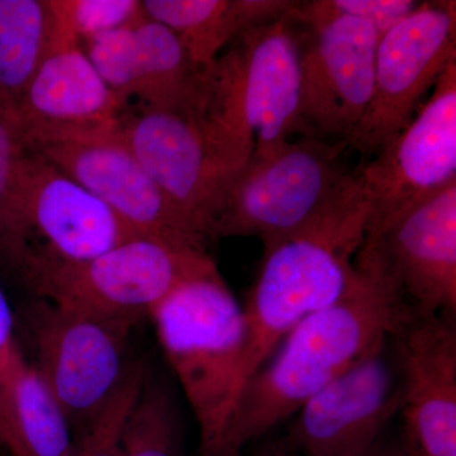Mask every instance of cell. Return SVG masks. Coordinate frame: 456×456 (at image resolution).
I'll return each instance as SVG.
<instances>
[{"mask_svg":"<svg viewBox=\"0 0 456 456\" xmlns=\"http://www.w3.org/2000/svg\"><path fill=\"white\" fill-rule=\"evenodd\" d=\"M362 281L341 301L294 327L248 378L231 413L218 456L246 445L294 416L321 389L397 334L413 312L380 273L355 260Z\"/></svg>","mask_w":456,"mask_h":456,"instance_id":"cell-1","label":"cell"},{"mask_svg":"<svg viewBox=\"0 0 456 456\" xmlns=\"http://www.w3.org/2000/svg\"><path fill=\"white\" fill-rule=\"evenodd\" d=\"M369 208L358 167L349 184L305 227L264 246L244 310V384L311 314L341 301L362 281L355 257Z\"/></svg>","mask_w":456,"mask_h":456,"instance_id":"cell-2","label":"cell"},{"mask_svg":"<svg viewBox=\"0 0 456 456\" xmlns=\"http://www.w3.org/2000/svg\"><path fill=\"white\" fill-rule=\"evenodd\" d=\"M149 317L196 417L198 456H218L244 383L242 305L216 270L180 285Z\"/></svg>","mask_w":456,"mask_h":456,"instance_id":"cell-3","label":"cell"},{"mask_svg":"<svg viewBox=\"0 0 456 456\" xmlns=\"http://www.w3.org/2000/svg\"><path fill=\"white\" fill-rule=\"evenodd\" d=\"M301 56L287 14L240 36L216 62L212 117L245 163L301 136Z\"/></svg>","mask_w":456,"mask_h":456,"instance_id":"cell-4","label":"cell"},{"mask_svg":"<svg viewBox=\"0 0 456 456\" xmlns=\"http://www.w3.org/2000/svg\"><path fill=\"white\" fill-rule=\"evenodd\" d=\"M216 270L206 251L139 236L79 264L37 248L23 285L61 307L139 322L180 285Z\"/></svg>","mask_w":456,"mask_h":456,"instance_id":"cell-5","label":"cell"},{"mask_svg":"<svg viewBox=\"0 0 456 456\" xmlns=\"http://www.w3.org/2000/svg\"><path fill=\"white\" fill-rule=\"evenodd\" d=\"M345 151L344 143L297 136L251 159L222 196L211 240L255 236L266 246L305 227L353 179L355 169L342 161Z\"/></svg>","mask_w":456,"mask_h":456,"instance_id":"cell-6","label":"cell"},{"mask_svg":"<svg viewBox=\"0 0 456 456\" xmlns=\"http://www.w3.org/2000/svg\"><path fill=\"white\" fill-rule=\"evenodd\" d=\"M123 142L171 202L209 236L224 191L246 163L207 113L128 107L118 126Z\"/></svg>","mask_w":456,"mask_h":456,"instance_id":"cell-7","label":"cell"},{"mask_svg":"<svg viewBox=\"0 0 456 456\" xmlns=\"http://www.w3.org/2000/svg\"><path fill=\"white\" fill-rule=\"evenodd\" d=\"M33 368L69 422L86 428L121 384L126 350L136 321L102 316L35 298L26 311Z\"/></svg>","mask_w":456,"mask_h":456,"instance_id":"cell-8","label":"cell"},{"mask_svg":"<svg viewBox=\"0 0 456 456\" xmlns=\"http://www.w3.org/2000/svg\"><path fill=\"white\" fill-rule=\"evenodd\" d=\"M456 59V3L419 2L403 20L380 36L373 93L367 112L347 141L362 164L407 127L426 93Z\"/></svg>","mask_w":456,"mask_h":456,"instance_id":"cell-9","label":"cell"},{"mask_svg":"<svg viewBox=\"0 0 456 456\" xmlns=\"http://www.w3.org/2000/svg\"><path fill=\"white\" fill-rule=\"evenodd\" d=\"M358 173L369 208L365 237L456 183V59L407 127Z\"/></svg>","mask_w":456,"mask_h":456,"instance_id":"cell-10","label":"cell"},{"mask_svg":"<svg viewBox=\"0 0 456 456\" xmlns=\"http://www.w3.org/2000/svg\"><path fill=\"white\" fill-rule=\"evenodd\" d=\"M384 342L296 413L283 443L301 456H373L401 410V377Z\"/></svg>","mask_w":456,"mask_h":456,"instance_id":"cell-11","label":"cell"},{"mask_svg":"<svg viewBox=\"0 0 456 456\" xmlns=\"http://www.w3.org/2000/svg\"><path fill=\"white\" fill-rule=\"evenodd\" d=\"M26 150L44 156L77 180L137 235L207 253L208 237L171 202L123 142L118 128L90 139L42 143Z\"/></svg>","mask_w":456,"mask_h":456,"instance_id":"cell-12","label":"cell"},{"mask_svg":"<svg viewBox=\"0 0 456 456\" xmlns=\"http://www.w3.org/2000/svg\"><path fill=\"white\" fill-rule=\"evenodd\" d=\"M356 257L395 287L419 316L456 312V183L364 237Z\"/></svg>","mask_w":456,"mask_h":456,"instance_id":"cell-13","label":"cell"},{"mask_svg":"<svg viewBox=\"0 0 456 456\" xmlns=\"http://www.w3.org/2000/svg\"><path fill=\"white\" fill-rule=\"evenodd\" d=\"M308 31L311 42L301 56V136L346 145L370 103L380 35L351 18Z\"/></svg>","mask_w":456,"mask_h":456,"instance_id":"cell-14","label":"cell"},{"mask_svg":"<svg viewBox=\"0 0 456 456\" xmlns=\"http://www.w3.org/2000/svg\"><path fill=\"white\" fill-rule=\"evenodd\" d=\"M393 341L402 434L419 456H456L455 314H413Z\"/></svg>","mask_w":456,"mask_h":456,"instance_id":"cell-15","label":"cell"},{"mask_svg":"<svg viewBox=\"0 0 456 456\" xmlns=\"http://www.w3.org/2000/svg\"><path fill=\"white\" fill-rule=\"evenodd\" d=\"M130 107L101 79L80 45L53 47L18 107L16 130L25 149L90 139L118 128Z\"/></svg>","mask_w":456,"mask_h":456,"instance_id":"cell-16","label":"cell"},{"mask_svg":"<svg viewBox=\"0 0 456 456\" xmlns=\"http://www.w3.org/2000/svg\"><path fill=\"white\" fill-rule=\"evenodd\" d=\"M23 212L41 251L62 263H86L139 237L88 189L25 149L20 167Z\"/></svg>","mask_w":456,"mask_h":456,"instance_id":"cell-17","label":"cell"},{"mask_svg":"<svg viewBox=\"0 0 456 456\" xmlns=\"http://www.w3.org/2000/svg\"><path fill=\"white\" fill-rule=\"evenodd\" d=\"M146 17L178 36L189 55L212 70L220 53L245 32L287 16L293 0H143Z\"/></svg>","mask_w":456,"mask_h":456,"instance_id":"cell-18","label":"cell"},{"mask_svg":"<svg viewBox=\"0 0 456 456\" xmlns=\"http://www.w3.org/2000/svg\"><path fill=\"white\" fill-rule=\"evenodd\" d=\"M0 383V444L11 456L75 455L68 417L22 353Z\"/></svg>","mask_w":456,"mask_h":456,"instance_id":"cell-19","label":"cell"},{"mask_svg":"<svg viewBox=\"0 0 456 456\" xmlns=\"http://www.w3.org/2000/svg\"><path fill=\"white\" fill-rule=\"evenodd\" d=\"M139 44L137 106L207 113L213 108V69L193 61L178 36L143 14L134 23Z\"/></svg>","mask_w":456,"mask_h":456,"instance_id":"cell-20","label":"cell"},{"mask_svg":"<svg viewBox=\"0 0 456 456\" xmlns=\"http://www.w3.org/2000/svg\"><path fill=\"white\" fill-rule=\"evenodd\" d=\"M53 41L49 0H0V113L13 128L27 86Z\"/></svg>","mask_w":456,"mask_h":456,"instance_id":"cell-21","label":"cell"},{"mask_svg":"<svg viewBox=\"0 0 456 456\" xmlns=\"http://www.w3.org/2000/svg\"><path fill=\"white\" fill-rule=\"evenodd\" d=\"M23 154L16 130L0 113V268L22 284L37 250L20 194Z\"/></svg>","mask_w":456,"mask_h":456,"instance_id":"cell-22","label":"cell"},{"mask_svg":"<svg viewBox=\"0 0 456 456\" xmlns=\"http://www.w3.org/2000/svg\"><path fill=\"white\" fill-rule=\"evenodd\" d=\"M122 456H183L175 402L150 375L123 428Z\"/></svg>","mask_w":456,"mask_h":456,"instance_id":"cell-23","label":"cell"},{"mask_svg":"<svg viewBox=\"0 0 456 456\" xmlns=\"http://www.w3.org/2000/svg\"><path fill=\"white\" fill-rule=\"evenodd\" d=\"M55 25L53 46L82 45L130 26L143 16L140 0H49Z\"/></svg>","mask_w":456,"mask_h":456,"instance_id":"cell-24","label":"cell"},{"mask_svg":"<svg viewBox=\"0 0 456 456\" xmlns=\"http://www.w3.org/2000/svg\"><path fill=\"white\" fill-rule=\"evenodd\" d=\"M149 377L142 362H131L117 391L86 428L74 456H122V434L127 417Z\"/></svg>","mask_w":456,"mask_h":456,"instance_id":"cell-25","label":"cell"},{"mask_svg":"<svg viewBox=\"0 0 456 456\" xmlns=\"http://www.w3.org/2000/svg\"><path fill=\"white\" fill-rule=\"evenodd\" d=\"M419 4L415 0H307L297 2L288 17L307 29L338 18H351L368 23L382 36L410 16Z\"/></svg>","mask_w":456,"mask_h":456,"instance_id":"cell-26","label":"cell"},{"mask_svg":"<svg viewBox=\"0 0 456 456\" xmlns=\"http://www.w3.org/2000/svg\"><path fill=\"white\" fill-rule=\"evenodd\" d=\"M134 23L80 45L108 88L127 103L134 98L139 80V44Z\"/></svg>","mask_w":456,"mask_h":456,"instance_id":"cell-27","label":"cell"},{"mask_svg":"<svg viewBox=\"0 0 456 456\" xmlns=\"http://www.w3.org/2000/svg\"><path fill=\"white\" fill-rule=\"evenodd\" d=\"M20 353L16 340V321L0 287V377Z\"/></svg>","mask_w":456,"mask_h":456,"instance_id":"cell-28","label":"cell"},{"mask_svg":"<svg viewBox=\"0 0 456 456\" xmlns=\"http://www.w3.org/2000/svg\"><path fill=\"white\" fill-rule=\"evenodd\" d=\"M373 456H419V454L413 448L412 444L402 434L398 439L383 440Z\"/></svg>","mask_w":456,"mask_h":456,"instance_id":"cell-29","label":"cell"},{"mask_svg":"<svg viewBox=\"0 0 456 456\" xmlns=\"http://www.w3.org/2000/svg\"><path fill=\"white\" fill-rule=\"evenodd\" d=\"M255 456H301L294 452L293 450L288 448L287 445L283 443V440L281 443L270 444V445L265 446L260 450Z\"/></svg>","mask_w":456,"mask_h":456,"instance_id":"cell-30","label":"cell"},{"mask_svg":"<svg viewBox=\"0 0 456 456\" xmlns=\"http://www.w3.org/2000/svg\"><path fill=\"white\" fill-rule=\"evenodd\" d=\"M0 384H2V383H0ZM0 388H2V387H0Z\"/></svg>","mask_w":456,"mask_h":456,"instance_id":"cell-31","label":"cell"}]
</instances>
